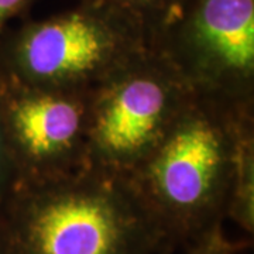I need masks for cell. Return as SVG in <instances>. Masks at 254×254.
<instances>
[{
    "mask_svg": "<svg viewBox=\"0 0 254 254\" xmlns=\"http://www.w3.org/2000/svg\"><path fill=\"white\" fill-rule=\"evenodd\" d=\"M20 178H18L17 168L10 153L9 143L6 138L4 127L0 116V210L7 202L13 190L17 188Z\"/></svg>",
    "mask_w": 254,
    "mask_h": 254,
    "instance_id": "obj_9",
    "label": "cell"
},
{
    "mask_svg": "<svg viewBox=\"0 0 254 254\" xmlns=\"http://www.w3.org/2000/svg\"><path fill=\"white\" fill-rule=\"evenodd\" d=\"M151 48L193 93L254 106V0H188Z\"/></svg>",
    "mask_w": 254,
    "mask_h": 254,
    "instance_id": "obj_5",
    "label": "cell"
},
{
    "mask_svg": "<svg viewBox=\"0 0 254 254\" xmlns=\"http://www.w3.org/2000/svg\"><path fill=\"white\" fill-rule=\"evenodd\" d=\"M237 249L226 237L223 226H218L190 243L187 254H235Z\"/></svg>",
    "mask_w": 254,
    "mask_h": 254,
    "instance_id": "obj_10",
    "label": "cell"
},
{
    "mask_svg": "<svg viewBox=\"0 0 254 254\" xmlns=\"http://www.w3.org/2000/svg\"><path fill=\"white\" fill-rule=\"evenodd\" d=\"M0 254H4V252H3V247H1V243H0Z\"/></svg>",
    "mask_w": 254,
    "mask_h": 254,
    "instance_id": "obj_12",
    "label": "cell"
},
{
    "mask_svg": "<svg viewBox=\"0 0 254 254\" xmlns=\"http://www.w3.org/2000/svg\"><path fill=\"white\" fill-rule=\"evenodd\" d=\"M192 95L178 71L148 47L92 88L88 167L128 175L167 133Z\"/></svg>",
    "mask_w": 254,
    "mask_h": 254,
    "instance_id": "obj_4",
    "label": "cell"
},
{
    "mask_svg": "<svg viewBox=\"0 0 254 254\" xmlns=\"http://www.w3.org/2000/svg\"><path fill=\"white\" fill-rule=\"evenodd\" d=\"M36 0H0V37L10 28L14 18L26 14Z\"/></svg>",
    "mask_w": 254,
    "mask_h": 254,
    "instance_id": "obj_11",
    "label": "cell"
},
{
    "mask_svg": "<svg viewBox=\"0 0 254 254\" xmlns=\"http://www.w3.org/2000/svg\"><path fill=\"white\" fill-rule=\"evenodd\" d=\"M4 254H167L174 242L126 175L86 167L20 182L0 210Z\"/></svg>",
    "mask_w": 254,
    "mask_h": 254,
    "instance_id": "obj_1",
    "label": "cell"
},
{
    "mask_svg": "<svg viewBox=\"0 0 254 254\" xmlns=\"http://www.w3.org/2000/svg\"><path fill=\"white\" fill-rule=\"evenodd\" d=\"M227 219L233 220L246 233L254 232V123L242 133L236 171L227 206Z\"/></svg>",
    "mask_w": 254,
    "mask_h": 254,
    "instance_id": "obj_7",
    "label": "cell"
},
{
    "mask_svg": "<svg viewBox=\"0 0 254 254\" xmlns=\"http://www.w3.org/2000/svg\"><path fill=\"white\" fill-rule=\"evenodd\" d=\"M118 10L144 34L153 47L181 16L188 0H96Z\"/></svg>",
    "mask_w": 254,
    "mask_h": 254,
    "instance_id": "obj_8",
    "label": "cell"
},
{
    "mask_svg": "<svg viewBox=\"0 0 254 254\" xmlns=\"http://www.w3.org/2000/svg\"><path fill=\"white\" fill-rule=\"evenodd\" d=\"M254 106L190 95L128 180L174 243H193L226 219L242 133Z\"/></svg>",
    "mask_w": 254,
    "mask_h": 254,
    "instance_id": "obj_2",
    "label": "cell"
},
{
    "mask_svg": "<svg viewBox=\"0 0 254 254\" xmlns=\"http://www.w3.org/2000/svg\"><path fill=\"white\" fill-rule=\"evenodd\" d=\"M147 48L140 28L118 10L79 0L72 9L10 27L0 37V73L89 91Z\"/></svg>",
    "mask_w": 254,
    "mask_h": 254,
    "instance_id": "obj_3",
    "label": "cell"
},
{
    "mask_svg": "<svg viewBox=\"0 0 254 254\" xmlns=\"http://www.w3.org/2000/svg\"><path fill=\"white\" fill-rule=\"evenodd\" d=\"M91 91L0 73V116L20 182L55 180L88 167Z\"/></svg>",
    "mask_w": 254,
    "mask_h": 254,
    "instance_id": "obj_6",
    "label": "cell"
}]
</instances>
